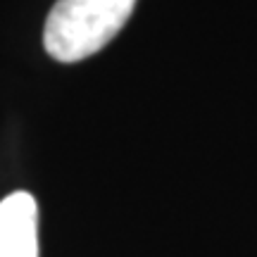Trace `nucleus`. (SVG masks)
I'll list each match as a JSON object with an SVG mask.
<instances>
[{"label": "nucleus", "instance_id": "obj_1", "mask_svg": "<svg viewBox=\"0 0 257 257\" xmlns=\"http://www.w3.org/2000/svg\"><path fill=\"white\" fill-rule=\"evenodd\" d=\"M136 0H57L46 19L43 43L57 62L95 55L128 22Z\"/></svg>", "mask_w": 257, "mask_h": 257}, {"label": "nucleus", "instance_id": "obj_2", "mask_svg": "<svg viewBox=\"0 0 257 257\" xmlns=\"http://www.w3.org/2000/svg\"><path fill=\"white\" fill-rule=\"evenodd\" d=\"M0 257H38V205L27 191L0 200Z\"/></svg>", "mask_w": 257, "mask_h": 257}]
</instances>
